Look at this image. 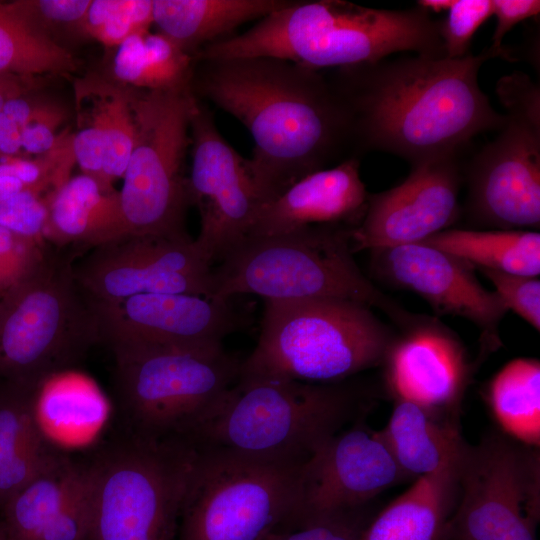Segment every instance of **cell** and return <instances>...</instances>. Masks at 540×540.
Segmentation results:
<instances>
[{
	"mask_svg": "<svg viewBox=\"0 0 540 540\" xmlns=\"http://www.w3.org/2000/svg\"><path fill=\"white\" fill-rule=\"evenodd\" d=\"M191 89L248 129L263 205L355 151L349 112L318 71L273 57L195 61Z\"/></svg>",
	"mask_w": 540,
	"mask_h": 540,
	"instance_id": "obj_1",
	"label": "cell"
},
{
	"mask_svg": "<svg viewBox=\"0 0 540 540\" xmlns=\"http://www.w3.org/2000/svg\"><path fill=\"white\" fill-rule=\"evenodd\" d=\"M486 51L461 58L408 56L336 69L330 81L349 112L356 154L384 151L411 164L457 154L499 130L505 115L480 89Z\"/></svg>",
	"mask_w": 540,
	"mask_h": 540,
	"instance_id": "obj_2",
	"label": "cell"
},
{
	"mask_svg": "<svg viewBox=\"0 0 540 540\" xmlns=\"http://www.w3.org/2000/svg\"><path fill=\"white\" fill-rule=\"evenodd\" d=\"M440 26L419 6L385 10L339 0L292 1L250 29L207 45L194 59L273 57L320 72L375 63L397 52L442 56Z\"/></svg>",
	"mask_w": 540,
	"mask_h": 540,
	"instance_id": "obj_3",
	"label": "cell"
},
{
	"mask_svg": "<svg viewBox=\"0 0 540 540\" xmlns=\"http://www.w3.org/2000/svg\"><path fill=\"white\" fill-rule=\"evenodd\" d=\"M350 225H317L246 238L212 270V299L254 294L264 301L343 299L377 307L409 327L416 319L357 266Z\"/></svg>",
	"mask_w": 540,
	"mask_h": 540,
	"instance_id": "obj_4",
	"label": "cell"
},
{
	"mask_svg": "<svg viewBox=\"0 0 540 540\" xmlns=\"http://www.w3.org/2000/svg\"><path fill=\"white\" fill-rule=\"evenodd\" d=\"M361 389L345 381L238 380L195 446L287 462H307L332 436L361 418Z\"/></svg>",
	"mask_w": 540,
	"mask_h": 540,
	"instance_id": "obj_5",
	"label": "cell"
},
{
	"mask_svg": "<svg viewBox=\"0 0 540 540\" xmlns=\"http://www.w3.org/2000/svg\"><path fill=\"white\" fill-rule=\"evenodd\" d=\"M370 308L343 299L265 301L238 380L335 383L380 364L395 339Z\"/></svg>",
	"mask_w": 540,
	"mask_h": 540,
	"instance_id": "obj_6",
	"label": "cell"
},
{
	"mask_svg": "<svg viewBox=\"0 0 540 540\" xmlns=\"http://www.w3.org/2000/svg\"><path fill=\"white\" fill-rule=\"evenodd\" d=\"M111 348L117 389L133 434L155 439L190 442L220 409L242 363L223 344Z\"/></svg>",
	"mask_w": 540,
	"mask_h": 540,
	"instance_id": "obj_7",
	"label": "cell"
},
{
	"mask_svg": "<svg viewBox=\"0 0 540 540\" xmlns=\"http://www.w3.org/2000/svg\"><path fill=\"white\" fill-rule=\"evenodd\" d=\"M195 447L176 540H265L297 519L306 462Z\"/></svg>",
	"mask_w": 540,
	"mask_h": 540,
	"instance_id": "obj_8",
	"label": "cell"
},
{
	"mask_svg": "<svg viewBox=\"0 0 540 540\" xmlns=\"http://www.w3.org/2000/svg\"><path fill=\"white\" fill-rule=\"evenodd\" d=\"M73 257L49 251L41 267L2 296L0 377L36 389L101 340L92 300L73 274Z\"/></svg>",
	"mask_w": 540,
	"mask_h": 540,
	"instance_id": "obj_9",
	"label": "cell"
},
{
	"mask_svg": "<svg viewBox=\"0 0 540 540\" xmlns=\"http://www.w3.org/2000/svg\"><path fill=\"white\" fill-rule=\"evenodd\" d=\"M193 443L137 435L92 463L89 540H176Z\"/></svg>",
	"mask_w": 540,
	"mask_h": 540,
	"instance_id": "obj_10",
	"label": "cell"
},
{
	"mask_svg": "<svg viewBox=\"0 0 540 540\" xmlns=\"http://www.w3.org/2000/svg\"><path fill=\"white\" fill-rule=\"evenodd\" d=\"M194 99L191 87L133 89L136 135L119 191L125 236H189L184 165Z\"/></svg>",
	"mask_w": 540,
	"mask_h": 540,
	"instance_id": "obj_11",
	"label": "cell"
},
{
	"mask_svg": "<svg viewBox=\"0 0 540 540\" xmlns=\"http://www.w3.org/2000/svg\"><path fill=\"white\" fill-rule=\"evenodd\" d=\"M497 94L506 119L467 168L469 214L499 230L539 228V87L527 75L514 73L498 82Z\"/></svg>",
	"mask_w": 540,
	"mask_h": 540,
	"instance_id": "obj_12",
	"label": "cell"
},
{
	"mask_svg": "<svg viewBox=\"0 0 540 540\" xmlns=\"http://www.w3.org/2000/svg\"><path fill=\"white\" fill-rule=\"evenodd\" d=\"M510 436L490 433L467 445L446 539L535 540L539 456Z\"/></svg>",
	"mask_w": 540,
	"mask_h": 540,
	"instance_id": "obj_13",
	"label": "cell"
},
{
	"mask_svg": "<svg viewBox=\"0 0 540 540\" xmlns=\"http://www.w3.org/2000/svg\"><path fill=\"white\" fill-rule=\"evenodd\" d=\"M190 146L189 201L200 215V232L194 241L213 265L248 237L263 201L248 158L224 139L211 110L196 96L190 117Z\"/></svg>",
	"mask_w": 540,
	"mask_h": 540,
	"instance_id": "obj_14",
	"label": "cell"
},
{
	"mask_svg": "<svg viewBox=\"0 0 540 540\" xmlns=\"http://www.w3.org/2000/svg\"><path fill=\"white\" fill-rule=\"evenodd\" d=\"M212 270L190 236H123L73 263L78 285L96 303L146 293L212 298Z\"/></svg>",
	"mask_w": 540,
	"mask_h": 540,
	"instance_id": "obj_15",
	"label": "cell"
},
{
	"mask_svg": "<svg viewBox=\"0 0 540 540\" xmlns=\"http://www.w3.org/2000/svg\"><path fill=\"white\" fill-rule=\"evenodd\" d=\"M459 155L412 164L401 184L368 196L361 220L351 229L353 253L420 243L448 229L459 214Z\"/></svg>",
	"mask_w": 540,
	"mask_h": 540,
	"instance_id": "obj_16",
	"label": "cell"
},
{
	"mask_svg": "<svg viewBox=\"0 0 540 540\" xmlns=\"http://www.w3.org/2000/svg\"><path fill=\"white\" fill-rule=\"evenodd\" d=\"M407 479L379 431L359 418L305 463L302 499L294 523L368 506L380 493Z\"/></svg>",
	"mask_w": 540,
	"mask_h": 540,
	"instance_id": "obj_17",
	"label": "cell"
},
{
	"mask_svg": "<svg viewBox=\"0 0 540 540\" xmlns=\"http://www.w3.org/2000/svg\"><path fill=\"white\" fill-rule=\"evenodd\" d=\"M93 304L101 340L110 346L220 345L226 336L246 326L245 316L230 300L195 294L146 293Z\"/></svg>",
	"mask_w": 540,
	"mask_h": 540,
	"instance_id": "obj_18",
	"label": "cell"
},
{
	"mask_svg": "<svg viewBox=\"0 0 540 540\" xmlns=\"http://www.w3.org/2000/svg\"><path fill=\"white\" fill-rule=\"evenodd\" d=\"M371 252L373 270L381 278L420 295L438 313L468 319L496 334L508 310L495 292L480 284L469 264L423 243Z\"/></svg>",
	"mask_w": 540,
	"mask_h": 540,
	"instance_id": "obj_19",
	"label": "cell"
},
{
	"mask_svg": "<svg viewBox=\"0 0 540 540\" xmlns=\"http://www.w3.org/2000/svg\"><path fill=\"white\" fill-rule=\"evenodd\" d=\"M92 463L58 454L2 507L8 540H89Z\"/></svg>",
	"mask_w": 540,
	"mask_h": 540,
	"instance_id": "obj_20",
	"label": "cell"
},
{
	"mask_svg": "<svg viewBox=\"0 0 540 540\" xmlns=\"http://www.w3.org/2000/svg\"><path fill=\"white\" fill-rule=\"evenodd\" d=\"M359 167L358 157H349L298 180L261 207L247 238L317 225L356 226L368 200Z\"/></svg>",
	"mask_w": 540,
	"mask_h": 540,
	"instance_id": "obj_21",
	"label": "cell"
},
{
	"mask_svg": "<svg viewBox=\"0 0 540 540\" xmlns=\"http://www.w3.org/2000/svg\"><path fill=\"white\" fill-rule=\"evenodd\" d=\"M388 381L398 399L440 413L454 407L467 368L458 343L433 324L415 323L386 357Z\"/></svg>",
	"mask_w": 540,
	"mask_h": 540,
	"instance_id": "obj_22",
	"label": "cell"
},
{
	"mask_svg": "<svg viewBox=\"0 0 540 540\" xmlns=\"http://www.w3.org/2000/svg\"><path fill=\"white\" fill-rule=\"evenodd\" d=\"M73 88V143L84 151L104 150V175L113 187V182L124 175L135 142L133 89L95 72L76 78Z\"/></svg>",
	"mask_w": 540,
	"mask_h": 540,
	"instance_id": "obj_23",
	"label": "cell"
},
{
	"mask_svg": "<svg viewBox=\"0 0 540 540\" xmlns=\"http://www.w3.org/2000/svg\"><path fill=\"white\" fill-rule=\"evenodd\" d=\"M47 243L93 249L125 236L119 191L105 190L94 178L70 177L45 195Z\"/></svg>",
	"mask_w": 540,
	"mask_h": 540,
	"instance_id": "obj_24",
	"label": "cell"
},
{
	"mask_svg": "<svg viewBox=\"0 0 540 540\" xmlns=\"http://www.w3.org/2000/svg\"><path fill=\"white\" fill-rule=\"evenodd\" d=\"M462 456L417 478L369 520L359 540H444L457 504Z\"/></svg>",
	"mask_w": 540,
	"mask_h": 540,
	"instance_id": "obj_25",
	"label": "cell"
},
{
	"mask_svg": "<svg viewBox=\"0 0 540 540\" xmlns=\"http://www.w3.org/2000/svg\"><path fill=\"white\" fill-rule=\"evenodd\" d=\"M290 0H153L158 32L193 58L201 49L231 36L242 24L260 20Z\"/></svg>",
	"mask_w": 540,
	"mask_h": 540,
	"instance_id": "obj_26",
	"label": "cell"
},
{
	"mask_svg": "<svg viewBox=\"0 0 540 540\" xmlns=\"http://www.w3.org/2000/svg\"><path fill=\"white\" fill-rule=\"evenodd\" d=\"M439 414L398 399L387 425L379 431L407 478L436 472L463 455L468 443L456 424L440 420Z\"/></svg>",
	"mask_w": 540,
	"mask_h": 540,
	"instance_id": "obj_27",
	"label": "cell"
},
{
	"mask_svg": "<svg viewBox=\"0 0 540 540\" xmlns=\"http://www.w3.org/2000/svg\"><path fill=\"white\" fill-rule=\"evenodd\" d=\"M33 411L41 432L49 439L92 434L108 413V403L87 375L69 369L58 372L35 390Z\"/></svg>",
	"mask_w": 540,
	"mask_h": 540,
	"instance_id": "obj_28",
	"label": "cell"
},
{
	"mask_svg": "<svg viewBox=\"0 0 540 540\" xmlns=\"http://www.w3.org/2000/svg\"><path fill=\"white\" fill-rule=\"evenodd\" d=\"M478 269L540 274V234L533 230L446 229L420 242Z\"/></svg>",
	"mask_w": 540,
	"mask_h": 540,
	"instance_id": "obj_29",
	"label": "cell"
},
{
	"mask_svg": "<svg viewBox=\"0 0 540 540\" xmlns=\"http://www.w3.org/2000/svg\"><path fill=\"white\" fill-rule=\"evenodd\" d=\"M488 400L496 420L516 441L538 447L540 442V364L518 358L492 379Z\"/></svg>",
	"mask_w": 540,
	"mask_h": 540,
	"instance_id": "obj_30",
	"label": "cell"
},
{
	"mask_svg": "<svg viewBox=\"0 0 540 540\" xmlns=\"http://www.w3.org/2000/svg\"><path fill=\"white\" fill-rule=\"evenodd\" d=\"M74 54L41 36L0 3V73L24 77L71 76L79 70Z\"/></svg>",
	"mask_w": 540,
	"mask_h": 540,
	"instance_id": "obj_31",
	"label": "cell"
},
{
	"mask_svg": "<svg viewBox=\"0 0 540 540\" xmlns=\"http://www.w3.org/2000/svg\"><path fill=\"white\" fill-rule=\"evenodd\" d=\"M75 163L69 132L52 151L42 156L0 159V202L25 192L46 195L71 177Z\"/></svg>",
	"mask_w": 540,
	"mask_h": 540,
	"instance_id": "obj_32",
	"label": "cell"
},
{
	"mask_svg": "<svg viewBox=\"0 0 540 540\" xmlns=\"http://www.w3.org/2000/svg\"><path fill=\"white\" fill-rule=\"evenodd\" d=\"M91 1L17 0L6 6L32 30L66 48V41L87 38L85 19Z\"/></svg>",
	"mask_w": 540,
	"mask_h": 540,
	"instance_id": "obj_33",
	"label": "cell"
},
{
	"mask_svg": "<svg viewBox=\"0 0 540 540\" xmlns=\"http://www.w3.org/2000/svg\"><path fill=\"white\" fill-rule=\"evenodd\" d=\"M153 0H92L85 19L87 38L116 48L128 37L149 31Z\"/></svg>",
	"mask_w": 540,
	"mask_h": 540,
	"instance_id": "obj_34",
	"label": "cell"
},
{
	"mask_svg": "<svg viewBox=\"0 0 540 540\" xmlns=\"http://www.w3.org/2000/svg\"><path fill=\"white\" fill-rule=\"evenodd\" d=\"M36 389L10 384L9 390L0 396V469L28 439L41 431L33 411Z\"/></svg>",
	"mask_w": 540,
	"mask_h": 540,
	"instance_id": "obj_35",
	"label": "cell"
},
{
	"mask_svg": "<svg viewBox=\"0 0 540 540\" xmlns=\"http://www.w3.org/2000/svg\"><path fill=\"white\" fill-rule=\"evenodd\" d=\"M370 519L366 506L286 525L265 540H359Z\"/></svg>",
	"mask_w": 540,
	"mask_h": 540,
	"instance_id": "obj_36",
	"label": "cell"
},
{
	"mask_svg": "<svg viewBox=\"0 0 540 540\" xmlns=\"http://www.w3.org/2000/svg\"><path fill=\"white\" fill-rule=\"evenodd\" d=\"M50 249L0 226V296L30 278Z\"/></svg>",
	"mask_w": 540,
	"mask_h": 540,
	"instance_id": "obj_37",
	"label": "cell"
},
{
	"mask_svg": "<svg viewBox=\"0 0 540 540\" xmlns=\"http://www.w3.org/2000/svg\"><path fill=\"white\" fill-rule=\"evenodd\" d=\"M57 455L41 431L28 439L0 469V506L42 473Z\"/></svg>",
	"mask_w": 540,
	"mask_h": 540,
	"instance_id": "obj_38",
	"label": "cell"
},
{
	"mask_svg": "<svg viewBox=\"0 0 540 540\" xmlns=\"http://www.w3.org/2000/svg\"><path fill=\"white\" fill-rule=\"evenodd\" d=\"M493 15L491 0H456L441 21L440 34L445 55L461 58L469 54L475 32Z\"/></svg>",
	"mask_w": 540,
	"mask_h": 540,
	"instance_id": "obj_39",
	"label": "cell"
},
{
	"mask_svg": "<svg viewBox=\"0 0 540 540\" xmlns=\"http://www.w3.org/2000/svg\"><path fill=\"white\" fill-rule=\"evenodd\" d=\"M495 287L507 310L514 311L537 331L540 330V280L536 276L480 269Z\"/></svg>",
	"mask_w": 540,
	"mask_h": 540,
	"instance_id": "obj_40",
	"label": "cell"
},
{
	"mask_svg": "<svg viewBox=\"0 0 540 540\" xmlns=\"http://www.w3.org/2000/svg\"><path fill=\"white\" fill-rule=\"evenodd\" d=\"M47 217L43 194L25 192L0 202V226L41 245L48 244L44 237Z\"/></svg>",
	"mask_w": 540,
	"mask_h": 540,
	"instance_id": "obj_41",
	"label": "cell"
},
{
	"mask_svg": "<svg viewBox=\"0 0 540 540\" xmlns=\"http://www.w3.org/2000/svg\"><path fill=\"white\" fill-rule=\"evenodd\" d=\"M64 118L62 108L49 100L38 99L21 137V157L32 158L52 151L68 133H58Z\"/></svg>",
	"mask_w": 540,
	"mask_h": 540,
	"instance_id": "obj_42",
	"label": "cell"
},
{
	"mask_svg": "<svg viewBox=\"0 0 540 540\" xmlns=\"http://www.w3.org/2000/svg\"><path fill=\"white\" fill-rule=\"evenodd\" d=\"M31 92L8 101L0 113V159L21 157L22 133L39 99Z\"/></svg>",
	"mask_w": 540,
	"mask_h": 540,
	"instance_id": "obj_43",
	"label": "cell"
},
{
	"mask_svg": "<svg viewBox=\"0 0 540 540\" xmlns=\"http://www.w3.org/2000/svg\"><path fill=\"white\" fill-rule=\"evenodd\" d=\"M493 15L497 23L492 36V45L487 52L492 58L502 57L509 59L502 47L505 35L518 23L539 14L540 1L538 0H493Z\"/></svg>",
	"mask_w": 540,
	"mask_h": 540,
	"instance_id": "obj_44",
	"label": "cell"
},
{
	"mask_svg": "<svg viewBox=\"0 0 540 540\" xmlns=\"http://www.w3.org/2000/svg\"><path fill=\"white\" fill-rule=\"evenodd\" d=\"M38 79L0 73V113L8 101L34 90Z\"/></svg>",
	"mask_w": 540,
	"mask_h": 540,
	"instance_id": "obj_45",
	"label": "cell"
},
{
	"mask_svg": "<svg viewBox=\"0 0 540 540\" xmlns=\"http://www.w3.org/2000/svg\"><path fill=\"white\" fill-rule=\"evenodd\" d=\"M455 0H421L417 2V6L426 10L427 12L440 13L443 11H448Z\"/></svg>",
	"mask_w": 540,
	"mask_h": 540,
	"instance_id": "obj_46",
	"label": "cell"
},
{
	"mask_svg": "<svg viewBox=\"0 0 540 540\" xmlns=\"http://www.w3.org/2000/svg\"><path fill=\"white\" fill-rule=\"evenodd\" d=\"M0 540H8L2 521L0 522Z\"/></svg>",
	"mask_w": 540,
	"mask_h": 540,
	"instance_id": "obj_47",
	"label": "cell"
},
{
	"mask_svg": "<svg viewBox=\"0 0 540 540\" xmlns=\"http://www.w3.org/2000/svg\"><path fill=\"white\" fill-rule=\"evenodd\" d=\"M2 296H0V306H1Z\"/></svg>",
	"mask_w": 540,
	"mask_h": 540,
	"instance_id": "obj_48",
	"label": "cell"
}]
</instances>
